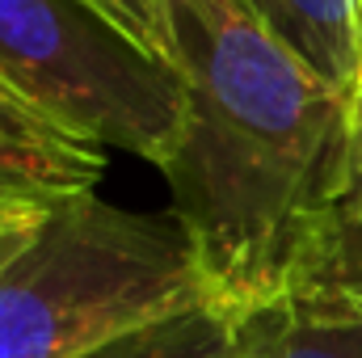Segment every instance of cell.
Listing matches in <instances>:
<instances>
[{
  "label": "cell",
  "instance_id": "cell-1",
  "mask_svg": "<svg viewBox=\"0 0 362 358\" xmlns=\"http://www.w3.org/2000/svg\"><path fill=\"white\" fill-rule=\"evenodd\" d=\"M185 131L165 165L173 215L232 312L286 291L346 156L350 101L249 0H165Z\"/></svg>",
  "mask_w": 362,
  "mask_h": 358
},
{
  "label": "cell",
  "instance_id": "cell-2",
  "mask_svg": "<svg viewBox=\"0 0 362 358\" xmlns=\"http://www.w3.org/2000/svg\"><path fill=\"white\" fill-rule=\"evenodd\" d=\"M215 299L173 211L55 198L38 241L0 274V358H85L110 337Z\"/></svg>",
  "mask_w": 362,
  "mask_h": 358
},
{
  "label": "cell",
  "instance_id": "cell-3",
  "mask_svg": "<svg viewBox=\"0 0 362 358\" xmlns=\"http://www.w3.org/2000/svg\"><path fill=\"white\" fill-rule=\"evenodd\" d=\"M0 72L97 148H122L160 173L177 152V72L139 55L81 0H0Z\"/></svg>",
  "mask_w": 362,
  "mask_h": 358
},
{
  "label": "cell",
  "instance_id": "cell-4",
  "mask_svg": "<svg viewBox=\"0 0 362 358\" xmlns=\"http://www.w3.org/2000/svg\"><path fill=\"white\" fill-rule=\"evenodd\" d=\"M101 148L59 127L0 72V185L42 198L89 194L101 178Z\"/></svg>",
  "mask_w": 362,
  "mask_h": 358
},
{
  "label": "cell",
  "instance_id": "cell-5",
  "mask_svg": "<svg viewBox=\"0 0 362 358\" xmlns=\"http://www.w3.org/2000/svg\"><path fill=\"white\" fill-rule=\"evenodd\" d=\"M240 358H362V304L278 295L236 312Z\"/></svg>",
  "mask_w": 362,
  "mask_h": 358
},
{
  "label": "cell",
  "instance_id": "cell-6",
  "mask_svg": "<svg viewBox=\"0 0 362 358\" xmlns=\"http://www.w3.org/2000/svg\"><path fill=\"white\" fill-rule=\"evenodd\" d=\"M253 13L350 105L362 97V0H249Z\"/></svg>",
  "mask_w": 362,
  "mask_h": 358
},
{
  "label": "cell",
  "instance_id": "cell-7",
  "mask_svg": "<svg viewBox=\"0 0 362 358\" xmlns=\"http://www.w3.org/2000/svg\"><path fill=\"white\" fill-rule=\"evenodd\" d=\"M282 295H329L362 304V194L329 198Z\"/></svg>",
  "mask_w": 362,
  "mask_h": 358
},
{
  "label": "cell",
  "instance_id": "cell-8",
  "mask_svg": "<svg viewBox=\"0 0 362 358\" xmlns=\"http://www.w3.org/2000/svg\"><path fill=\"white\" fill-rule=\"evenodd\" d=\"M85 358H240L236 312L219 299H206L160 321L135 325Z\"/></svg>",
  "mask_w": 362,
  "mask_h": 358
},
{
  "label": "cell",
  "instance_id": "cell-9",
  "mask_svg": "<svg viewBox=\"0 0 362 358\" xmlns=\"http://www.w3.org/2000/svg\"><path fill=\"white\" fill-rule=\"evenodd\" d=\"M93 17H101L114 34H122L139 55L173 72V38H169V17L165 0H81Z\"/></svg>",
  "mask_w": 362,
  "mask_h": 358
},
{
  "label": "cell",
  "instance_id": "cell-10",
  "mask_svg": "<svg viewBox=\"0 0 362 358\" xmlns=\"http://www.w3.org/2000/svg\"><path fill=\"white\" fill-rule=\"evenodd\" d=\"M51 211H55V198L0 185V274L38 241V232L47 228Z\"/></svg>",
  "mask_w": 362,
  "mask_h": 358
},
{
  "label": "cell",
  "instance_id": "cell-11",
  "mask_svg": "<svg viewBox=\"0 0 362 358\" xmlns=\"http://www.w3.org/2000/svg\"><path fill=\"white\" fill-rule=\"evenodd\" d=\"M333 194H362V97L350 110V135H346V156H341V178Z\"/></svg>",
  "mask_w": 362,
  "mask_h": 358
}]
</instances>
